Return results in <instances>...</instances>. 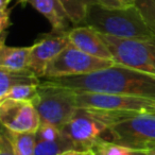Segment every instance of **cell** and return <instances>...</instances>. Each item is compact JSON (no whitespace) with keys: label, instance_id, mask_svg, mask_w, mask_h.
Wrapping results in <instances>:
<instances>
[{"label":"cell","instance_id":"cell-1","mask_svg":"<svg viewBox=\"0 0 155 155\" xmlns=\"http://www.w3.org/2000/svg\"><path fill=\"white\" fill-rule=\"evenodd\" d=\"M74 91L155 98V74L115 64L82 75L43 79Z\"/></svg>","mask_w":155,"mask_h":155},{"label":"cell","instance_id":"cell-2","mask_svg":"<svg viewBox=\"0 0 155 155\" xmlns=\"http://www.w3.org/2000/svg\"><path fill=\"white\" fill-rule=\"evenodd\" d=\"M84 25L110 36L155 41V32L147 25L135 5L106 8L94 3L88 8Z\"/></svg>","mask_w":155,"mask_h":155},{"label":"cell","instance_id":"cell-3","mask_svg":"<svg viewBox=\"0 0 155 155\" xmlns=\"http://www.w3.org/2000/svg\"><path fill=\"white\" fill-rule=\"evenodd\" d=\"M43 123L63 127L78 110L75 91L53 84L47 80L41 82L32 102Z\"/></svg>","mask_w":155,"mask_h":155},{"label":"cell","instance_id":"cell-4","mask_svg":"<svg viewBox=\"0 0 155 155\" xmlns=\"http://www.w3.org/2000/svg\"><path fill=\"white\" fill-rule=\"evenodd\" d=\"M61 131L72 150L80 152L91 150L102 141H110V127L84 107H78Z\"/></svg>","mask_w":155,"mask_h":155},{"label":"cell","instance_id":"cell-5","mask_svg":"<svg viewBox=\"0 0 155 155\" xmlns=\"http://www.w3.org/2000/svg\"><path fill=\"white\" fill-rule=\"evenodd\" d=\"M101 36L117 64L155 74V41L119 38L105 34Z\"/></svg>","mask_w":155,"mask_h":155},{"label":"cell","instance_id":"cell-6","mask_svg":"<svg viewBox=\"0 0 155 155\" xmlns=\"http://www.w3.org/2000/svg\"><path fill=\"white\" fill-rule=\"evenodd\" d=\"M112 142L130 149L155 147V113H137L110 127Z\"/></svg>","mask_w":155,"mask_h":155},{"label":"cell","instance_id":"cell-7","mask_svg":"<svg viewBox=\"0 0 155 155\" xmlns=\"http://www.w3.org/2000/svg\"><path fill=\"white\" fill-rule=\"evenodd\" d=\"M115 64H117L115 61L96 58L69 44L48 65L43 79L88 74Z\"/></svg>","mask_w":155,"mask_h":155},{"label":"cell","instance_id":"cell-8","mask_svg":"<svg viewBox=\"0 0 155 155\" xmlns=\"http://www.w3.org/2000/svg\"><path fill=\"white\" fill-rule=\"evenodd\" d=\"M74 91V89H73ZM78 107L97 108L105 110L122 112L155 113L153 99L135 96L116 95V94L93 93V91H74Z\"/></svg>","mask_w":155,"mask_h":155},{"label":"cell","instance_id":"cell-9","mask_svg":"<svg viewBox=\"0 0 155 155\" xmlns=\"http://www.w3.org/2000/svg\"><path fill=\"white\" fill-rule=\"evenodd\" d=\"M0 120L3 127L18 133H36L41 123L32 102L13 99L0 101Z\"/></svg>","mask_w":155,"mask_h":155},{"label":"cell","instance_id":"cell-10","mask_svg":"<svg viewBox=\"0 0 155 155\" xmlns=\"http://www.w3.org/2000/svg\"><path fill=\"white\" fill-rule=\"evenodd\" d=\"M70 44L68 32H54L45 34L31 46L29 69L43 79L48 65Z\"/></svg>","mask_w":155,"mask_h":155},{"label":"cell","instance_id":"cell-11","mask_svg":"<svg viewBox=\"0 0 155 155\" xmlns=\"http://www.w3.org/2000/svg\"><path fill=\"white\" fill-rule=\"evenodd\" d=\"M71 45L96 58L113 60V55L101 34L88 26H75L68 32Z\"/></svg>","mask_w":155,"mask_h":155},{"label":"cell","instance_id":"cell-12","mask_svg":"<svg viewBox=\"0 0 155 155\" xmlns=\"http://www.w3.org/2000/svg\"><path fill=\"white\" fill-rule=\"evenodd\" d=\"M18 3L30 5L49 21L54 32H69L72 29V21L60 0H18Z\"/></svg>","mask_w":155,"mask_h":155},{"label":"cell","instance_id":"cell-13","mask_svg":"<svg viewBox=\"0 0 155 155\" xmlns=\"http://www.w3.org/2000/svg\"><path fill=\"white\" fill-rule=\"evenodd\" d=\"M34 155H60L72 150L60 127L49 123H41L36 131Z\"/></svg>","mask_w":155,"mask_h":155},{"label":"cell","instance_id":"cell-14","mask_svg":"<svg viewBox=\"0 0 155 155\" xmlns=\"http://www.w3.org/2000/svg\"><path fill=\"white\" fill-rule=\"evenodd\" d=\"M30 47H10L5 43L0 47V69L9 71H25L29 69Z\"/></svg>","mask_w":155,"mask_h":155},{"label":"cell","instance_id":"cell-15","mask_svg":"<svg viewBox=\"0 0 155 155\" xmlns=\"http://www.w3.org/2000/svg\"><path fill=\"white\" fill-rule=\"evenodd\" d=\"M41 78L31 70L9 71L0 69V99L11 87L19 84H41Z\"/></svg>","mask_w":155,"mask_h":155},{"label":"cell","instance_id":"cell-16","mask_svg":"<svg viewBox=\"0 0 155 155\" xmlns=\"http://www.w3.org/2000/svg\"><path fill=\"white\" fill-rule=\"evenodd\" d=\"M2 130L7 133L8 137L11 140L16 155H34L35 144H36V134L12 132L3 127Z\"/></svg>","mask_w":155,"mask_h":155},{"label":"cell","instance_id":"cell-17","mask_svg":"<svg viewBox=\"0 0 155 155\" xmlns=\"http://www.w3.org/2000/svg\"><path fill=\"white\" fill-rule=\"evenodd\" d=\"M60 1L64 5L74 26L84 24L88 8L94 3H97L96 0H60Z\"/></svg>","mask_w":155,"mask_h":155},{"label":"cell","instance_id":"cell-18","mask_svg":"<svg viewBox=\"0 0 155 155\" xmlns=\"http://www.w3.org/2000/svg\"><path fill=\"white\" fill-rule=\"evenodd\" d=\"M39 84H19L11 87L8 93L3 96L1 100L13 99L17 101H30L33 102L38 91Z\"/></svg>","mask_w":155,"mask_h":155},{"label":"cell","instance_id":"cell-19","mask_svg":"<svg viewBox=\"0 0 155 155\" xmlns=\"http://www.w3.org/2000/svg\"><path fill=\"white\" fill-rule=\"evenodd\" d=\"M97 155H131L132 150L125 146L112 141H102L93 149Z\"/></svg>","mask_w":155,"mask_h":155},{"label":"cell","instance_id":"cell-20","mask_svg":"<svg viewBox=\"0 0 155 155\" xmlns=\"http://www.w3.org/2000/svg\"><path fill=\"white\" fill-rule=\"evenodd\" d=\"M134 5L147 25L155 32V0H134Z\"/></svg>","mask_w":155,"mask_h":155},{"label":"cell","instance_id":"cell-21","mask_svg":"<svg viewBox=\"0 0 155 155\" xmlns=\"http://www.w3.org/2000/svg\"><path fill=\"white\" fill-rule=\"evenodd\" d=\"M0 155H16L10 138L5 131H1L0 136Z\"/></svg>","mask_w":155,"mask_h":155},{"label":"cell","instance_id":"cell-22","mask_svg":"<svg viewBox=\"0 0 155 155\" xmlns=\"http://www.w3.org/2000/svg\"><path fill=\"white\" fill-rule=\"evenodd\" d=\"M97 3L106 8H122L127 5L122 0H96Z\"/></svg>","mask_w":155,"mask_h":155},{"label":"cell","instance_id":"cell-23","mask_svg":"<svg viewBox=\"0 0 155 155\" xmlns=\"http://www.w3.org/2000/svg\"><path fill=\"white\" fill-rule=\"evenodd\" d=\"M131 155H151V153L147 149H133Z\"/></svg>","mask_w":155,"mask_h":155},{"label":"cell","instance_id":"cell-24","mask_svg":"<svg viewBox=\"0 0 155 155\" xmlns=\"http://www.w3.org/2000/svg\"><path fill=\"white\" fill-rule=\"evenodd\" d=\"M60 155H84V152H80V151H77V150H69Z\"/></svg>","mask_w":155,"mask_h":155},{"label":"cell","instance_id":"cell-25","mask_svg":"<svg viewBox=\"0 0 155 155\" xmlns=\"http://www.w3.org/2000/svg\"><path fill=\"white\" fill-rule=\"evenodd\" d=\"M84 155H97L96 154V152L95 151L91 149V150H87V151H85L84 152Z\"/></svg>","mask_w":155,"mask_h":155},{"label":"cell","instance_id":"cell-26","mask_svg":"<svg viewBox=\"0 0 155 155\" xmlns=\"http://www.w3.org/2000/svg\"><path fill=\"white\" fill-rule=\"evenodd\" d=\"M147 150H149V152L151 153V155H155V147H152V148H150V149H147Z\"/></svg>","mask_w":155,"mask_h":155},{"label":"cell","instance_id":"cell-27","mask_svg":"<svg viewBox=\"0 0 155 155\" xmlns=\"http://www.w3.org/2000/svg\"><path fill=\"white\" fill-rule=\"evenodd\" d=\"M122 1L127 5H134V0H122Z\"/></svg>","mask_w":155,"mask_h":155},{"label":"cell","instance_id":"cell-28","mask_svg":"<svg viewBox=\"0 0 155 155\" xmlns=\"http://www.w3.org/2000/svg\"><path fill=\"white\" fill-rule=\"evenodd\" d=\"M153 101H154V105H155V98H154V99H153Z\"/></svg>","mask_w":155,"mask_h":155}]
</instances>
